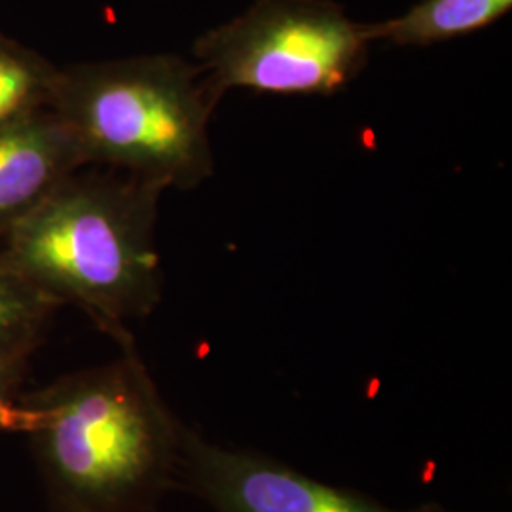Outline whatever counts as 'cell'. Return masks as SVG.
I'll return each mask as SVG.
<instances>
[{"mask_svg":"<svg viewBox=\"0 0 512 512\" xmlns=\"http://www.w3.org/2000/svg\"><path fill=\"white\" fill-rule=\"evenodd\" d=\"M511 6L512 0H425L403 18L370 27V35L397 44H431L486 27Z\"/></svg>","mask_w":512,"mask_h":512,"instance_id":"cell-8","label":"cell"},{"mask_svg":"<svg viewBox=\"0 0 512 512\" xmlns=\"http://www.w3.org/2000/svg\"><path fill=\"white\" fill-rule=\"evenodd\" d=\"M82 167L88 165L52 110L0 126V236Z\"/></svg>","mask_w":512,"mask_h":512,"instance_id":"cell-6","label":"cell"},{"mask_svg":"<svg viewBox=\"0 0 512 512\" xmlns=\"http://www.w3.org/2000/svg\"><path fill=\"white\" fill-rule=\"evenodd\" d=\"M184 423L135 344L103 365L23 389L27 440L46 512H162L177 492Z\"/></svg>","mask_w":512,"mask_h":512,"instance_id":"cell-1","label":"cell"},{"mask_svg":"<svg viewBox=\"0 0 512 512\" xmlns=\"http://www.w3.org/2000/svg\"><path fill=\"white\" fill-rule=\"evenodd\" d=\"M57 71L0 42V126L48 109Z\"/></svg>","mask_w":512,"mask_h":512,"instance_id":"cell-9","label":"cell"},{"mask_svg":"<svg viewBox=\"0 0 512 512\" xmlns=\"http://www.w3.org/2000/svg\"><path fill=\"white\" fill-rule=\"evenodd\" d=\"M177 492L213 512H458L439 501L391 507L355 488L334 486L266 452L207 439L186 425Z\"/></svg>","mask_w":512,"mask_h":512,"instance_id":"cell-5","label":"cell"},{"mask_svg":"<svg viewBox=\"0 0 512 512\" xmlns=\"http://www.w3.org/2000/svg\"><path fill=\"white\" fill-rule=\"evenodd\" d=\"M61 304L8 260L0 247V361L33 357Z\"/></svg>","mask_w":512,"mask_h":512,"instance_id":"cell-7","label":"cell"},{"mask_svg":"<svg viewBox=\"0 0 512 512\" xmlns=\"http://www.w3.org/2000/svg\"><path fill=\"white\" fill-rule=\"evenodd\" d=\"M164 186L122 171L78 169L2 236L8 260L61 306H76L120 348L128 325L164 296L156 245Z\"/></svg>","mask_w":512,"mask_h":512,"instance_id":"cell-2","label":"cell"},{"mask_svg":"<svg viewBox=\"0 0 512 512\" xmlns=\"http://www.w3.org/2000/svg\"><path fill=\"white\" fill-rule=\"evenodd\" d=\"M33 357L0 361V435L14 433L19 393L25 389Z\"/></svg>","mask_w":512,"mask_h":512,"instance_id":"cell-10","label":"cell"},{"mask_svg":"<svg viewBox=\"0 0 512 512\" xmlns=\"http://www.w3.org/2000/svg\"><path fill=\"white\" fill-rule=\"evenodd\" d=\"M370 27L311 0H270L203 38V78L219 103L230 90L332 95L363 69Z\"/></svg>","mask_w":512,"mask_h":512,"instance_id":"cell-4","label":"cell"},{"mask_svg":"<svg viewBox=\"0 0 512 512\" xmlns=\"http://www.w3.org/2000/svg\"><path fill=\"white\" fill-rule=\"evenodd\" d=\"M215 107L200 65L141 57L57 71L48 109L86 165L165 190H192L215 169L209 141Z\"/></svg>","mask_w":512,"mask_h":512,"instance_id":"cell-3","label":"cell"}]
</instances>
